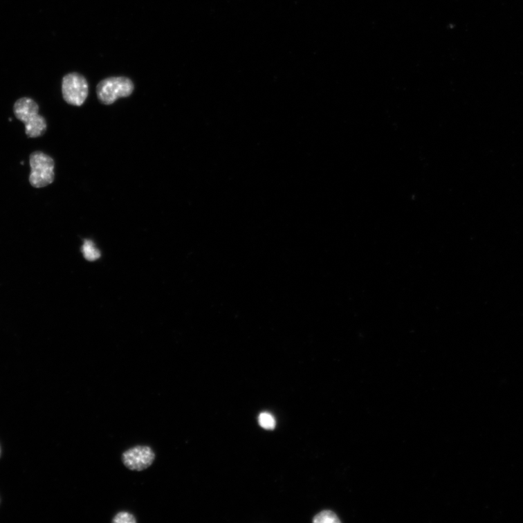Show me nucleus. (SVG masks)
Returning <instances> with one entry per match:
<instances>
[{
    "instance_id": "nucleus-1",
    "label": "nucleus",
    "mask_w": 523,
    "mask_h": 523,
    "mask_svg": "<svg viewBox=\"0 0 523 523\" xmlns=\"http://www.w3.org/2000/svg\"><path fill=\"white\" fill-rule=\"evenodd\" d=\"M13 111L17 118L24 123L28 138H38L45 134L47 122L39 114V107L35 100L22 98L15 103Z\"/></svg>"
},
{
    "instance_id": "nucleus-2",
    "label": "nucleus",
    "mask_w": 523,
    "mask_h": 523,
    "mask_svg": "<svg viewBox=\"0 0 523 523\" xmlns=\"http://www.w3.org/2000/svg\"><path fill=\"white\" fill-rule=\"evenodd\" d=\"M134 91L132 80L124 77H109L97 86V95L101 104L111 105L120 98L129 97Z\"/></svg>"
},
{
    "instance_id": "nucleus-3",
    "label": "nucleus",
    "mask_w": 523,
    "mask_h": 523,
    "mask_svg": "<svg viewBox=\"0 0 523 523\" xmlns=\"http://www.w3.org/2000/svg\"><path fill=\"white\" fill-rule=\"evenodd\" d=\"M31 173L29 182L37 188L44 187L53 183L55 178L54 160L41 152H35L30 156Z\"/></svg>"
},
{
    "instance_id": "nucleus-4",
    "label": "nucleus",
    "mask_w": 523,
    "mask_h": 523,
    "mask_svg": "<svg viewBox=\"0 0 523 523\" xmlns=\"http://www.w3.org/2000/svg\"><path fill=\"white\" fill-rule=\"evenodd\" d=\"M62 93L66 103L81 107L89 95V84L78 73H71L63 79Z\"/></svg>"
},
{
    "instance_id": "nucleus-5",
    "label": "nucleus",
    "mask_w": 523,
    "mask_h": 523,
    "mask_svg": "<svg viewBox=\"0 0 523 523\" xmlns=\"http://www.w3.org/2000/svg\"><path fill=\"white\" fill-rule=\"evenodd\" d=\"M156 459V454L148 446H136L125 450L122 455V461L129 470L141 472L152 466Z\"/></svg>"
},
{
    "instance_id": "nucleus-6",
    "label": "nucleus",
    "mask_w": 523,
    "mask_h": 523,
    "mask_svg": "<svg viewBox=\"0 0 523 523\" xmlns=\"http://www.w3.org/2000/svg\"><path fill=\"white\" fill-rule=\"evenodd\" d=\"M315 523H338L340 522L337 515L331 511H323L318 514L313 519Z\"/></svg>"
},
{
    "instance_id": "nucleus-7",
    "label": "nucleus",
    "mask_w": 523,
    "mask_h": 523,
    "mask_svg": "<svg viewBox=\"0 0 523 523\" xmlns=\"http://www.w3.org/2000/svg\"><path fill=\"white\" fill-rule=\"evenodd\" d=\"M259 425L266 430H273L275 427V420L269 413H261L258 418Z\"/></svg>"
},
{
    "instance_id": "nucleus-8",
    "label": "nucleus",
    "mask_w": 523,
    "mask_h": 523,
    "mask_svg": "<svg viewBox=\"0 0 523 523\" xmlns=\"http://www.w3.org/2000/svg\"><path fill=\"white\" fill-rule=\"evenodd\" d=\"M112 522L115 523H136L137 520L132 513L122 511L116 514L113 517Z\"/></svg>"
},
{
    "instance_id": "nucleus-9",
    "label": "nucleus",
    "mask_w": 523,
    "mask_h": 523,
    "mask_svg": "<svg viewBox=\"0 0 523 523\" xmlns=\"http://www.w3.org/2000/svg\"><path fill=\"white\" fill-rule=\"evenodd\" d=\"M83 252L87 259L94 260L97 259L100 254L95 248L93 244L90 241H86L83 246Z\"/></svg>"
},
{
    "instance_id": "nucleus-10",
    "label": "nucleus",
    "mask_w": 523,
    "mask_h": 523,
    "mask_svg": "<svg viewBox=\"0 0 523 523\" xmlns=\"http://www.w3.org/2000/svg\"><path fill=\"white\" fill-rule=\"evenodd\" d=\"M0 455H1V448H0Z\"/></svg>"
}]
</instances>
